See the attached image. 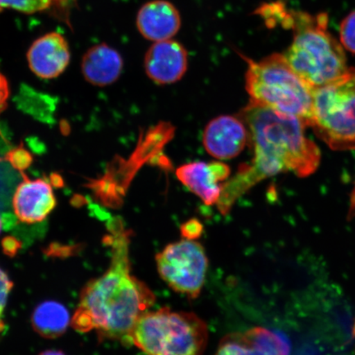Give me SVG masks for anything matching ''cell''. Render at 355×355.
<instances>
[{
  "instance_id": "1",
  "label": "cell",
  "mask_w": 355,
  "mask_h": 355,
  "mask_svg": "<svg viewBox=\"0 0 355 355\" xmlns=\"http://www.w3.org/2000/svg\"><path fill=\"white\" fill-rule=\"evenodd\" d=\"M105 243L112 257L110 268L83 288L72 325L80 332L96 330L101 340L131 344L133 327L154 304L155 297L131 273L130 232L119 221L113 222Z\"/></svg>"
},
{
  "instance_id": "2",
  "label": "cell",
  "mask_w": 355,
  "mask_h": 355,
  "mask_svg": "<svg viewBox=\"0 0 355 355\" xmlns=\"http://www.w3.org/2000/svg\"><path fill=\"white\" fill-rule=\"evenodd\" d=\"M254 146V159L228 183L224 184L218 203L228 213L235 201L259 182L291 171L307 177L316 171L321 154L305 135L306 123L250 102L241 113Z\"/></svg>"
},
{
  "instance_id": "3",
  "label": "cell",
  "mask_w": 355,
  "mask_h": 355,
  "mask_svg": "<svg viewBox=\"0 0 355 355\" xmlns=\"http://www.w3.org/2000/svg\"><path fill=\"white\" fill-rule=\"evenodd\" d=\"M282 19L294 31V38L284 55L309 85L325 86L347 72L344 47L328 30L327 13L311 15L286 11Z\"/></svg>"
},
{
  "instance_id": "4",
  "label": "cell",
  "mask_w": 355,
  "mask_h": 355,
  "mask_svg": "<svg viewBox=\"0 0 355 355\" xmlns=\"http://www.w3.org/2000/svg\"><path fill=\"white\" fill-rule=\"evenodd\" d=\"M246 60L245 88L250 103L298 118L309 126L314 88L295 72L285 55L275 53L260 61Z\"/></svg>"
},
{
  "instance_id": "5",
  "label": "cell",
  "mask_w": 355,
  "mask_h": 355,
  "mask_svg": "<svg viewBox=\"0 0 355 355\" xmlns=\"http://www.w3.org/2000/svg\"><path fill=\"white\" fill-rule=\"evenodd\" d=\"M208 336L207 323L197 314L162 308L141 315L130 343L148 355H202Z\"/></svg>"
},
{
  "instance_id": "6",
  "label": "cell",
  "mask_w": 355,
  "mask_h": 355,
  "mask_svg": "<svg viewBox=\"0 0 355 355\" xmlns=\"http://www.w3.org/2000/svg\"><path fill=\"white\" fill-rule=\"evenodd\" d=\"M309 126L332 150H355V69L314 88Z\"/></svg>"
},
{
  "instance_id": "7",
  "label": "cell",
  "mask_w": 355,
  "mask_h": 355,
  "mask_svg": "<svg viewBox=\"0 0 355 355\" xmlns=\"http://www.w3.org/2000/svg\"><path fill=\"white\" fill-rule=\"evenodd\" d=\"M159 277L168 286L189 299H196L205 284L208 259L196 239H182L168 244L155 257Z\"/></svg>"
},
{
  "instance_id": "8",
  "label": "cell",
  "mask_w": 355,
  "mask_h": 355,
  "mask_svg": "<svg viewBox=\"0 0 355 355\" xmlns=\"http://www.w3.org/2000/svg\"><path fill=\"white\" fill-rule=\"evenodd\" d=\"M250 139L246 123L233 115H220L213 119L204 130V148L212 157L230 159L238 157Z\"/></svg>"
},
{
  "instance_id": "9",
  "label": "cell",
  "mask_w": 355,
  "mask_h": 355,
  "mask_svg": "<svg viewBox=\"0 0 355 355\" xmlns=\"http://www.w3.org/2000/svg\"><path fill=\"white\" fill-rule=\"evenodd\" d=\"M230 168L221 162H195L177 168L176 175L182 184L207 206L218 204L223 182L228 180Z\"/></svg>"
},
{
  "instance_id": "10",
  "label": "cell",
  "mask_w": 355,
  "mask_h": 355,
  "mask_svg": "<svg viewBox=\"0 0 355 355\" xmlns=\"http://www.w3.org/2000/svg\"><path fill=\"white\" fill-rule=\"evenodd\" d=\"M21 175L24 180L13 195V211L22 223H40L55 209L57 202L54 191L46 180H30L24 172Z\"/></svg>"
},
{
  "instance_id": "11",
  "label": "cell",
  "mask_w": 355,
  "mask_h": 355,
  "mask_svg": "<svg viewBox=\"0 0 355 355\" xmlns=\"http://www.w3.org/2000/svg\"><path fill=\"white\" fill-rule=\"evenodd\" d=\"M188 52L183 44L175 40L155 42L145 56L148 76L159 85L180 81L188 69Z\"/></svg>"
},
{
  "instance_id": "12",
  "label": "cell",
  "mask_w": 355,
  "mask_h": 355,
  "mask_svg": "<svg viewBox=\"0 0 355 355\" xmlns=\"http://www.w3.org/2000/svg\"><path fill=\"white\" fill-rule=\"evenodd\" d=\"M31 70L42 79L59 77L70 61L68 42L60 33H51L35 41L28 52Z\"/></svg>"
},
{
  "instance_id": "13",
  "label": "cell",
  "mask_w": 355,
  "mask_h": 355,
  "mask_svg": "<svg viewBox=\"0 0 355 355\" xmlns=\"http://www.w3.org/2000/svg\"><path fill=\"white\" fill-rule=\"evenodd\" d=\"M137 26L149 41H166L179 33L181 17L174 4L166 0H153L140 8Z\"/></svg>"
},
{
  "instance_id": "14",
  "label": "cell",
  "mask_w": 355,
  "mask_h": 355,
  "mask_svg": "<svg viewBox=\"0 0 355 355\" xmlns=\"http://www.w3.org/2000/svg\"><path fill=\"white\" fill-rule=\"evenodd\" d=\"M123 67L121 55L106 44L89 49L82 62L84 78L92 85L98 87L108 86L117 81Z\"/></svg>"
},
{
  "instance_id": "15",
  "label": "cell",
  "mask_w": 355,
  "mask_h": 355,
  "mask_svg": "<svg viewBox=\"0 0 355 355\" xmlns=\"http://www.w3.org/2000/svg\"><path fill=\"white\" fill-rule=\"evenodd\" d=\"M33 326L40 336L56 338L63 334L69 325L68 309L55 301H46L39 304L33 314Z\"/></svg>"
},
{
  "instance_id": "16",
  "label": "cell",
  "mask_w": 355,
  "mask_h": 355,
  "mask_svg": "<svg viewBox=\"0 0 355 355\" xmlns=\"http://www.w3.org/2000/svg\"><path fill=\"white\" fill-rule=\"evenodd\" d=\"M215 355H265L247 332L232 333L221 340Z\"/></svg>"
},
{
  "instance_id": "17",
  "label": "cell",
  "mask_w": 355,
  "mask_h": 355,
  "mask_svg": "<svg viewBox=\"0 0 355 355\" xmlns=\"http://www.w3.org/2000/svg\"><path fill=\"white\" fill-rule=\"evenodd\" d=\"M54 3V0H0V8H10L31 15L46 10Z\"/></svg>"
},
{
  "instance_id": "18",
  "label": "cell",
  "mask_w": 355,
  "mask_h": 355,
  "mask_svg": "<svg viewBox=\"0 0 355 355\" xmlns=\"http://www.w3.org/2000/svg\"><path fill=\"white\" fill-rule=\"evenodd\" d=\"M340 42L346 51L355 55V10L340 22Z\"/></svg>"
},
{
  "instance_id": "19",
  "label": "cell",
  "mask_w": 355,
  "mask_h": 355,
  "mask_svg": "<svg viewBox=\"0 0 355 355\" xmlns=\"http://www.w3.org/2000/svg\"><path fill=\"white\" fill-rule=\"evenodd\" d=\"M3 159L10 163L15 170L20 172L26 170L33 162L32 154L22 145L8 152Z\"/></svg>"
},
{
  "instance_id": "20",
  "label": "cell",
  "mask_w": 355,
  "mask_h": 355,
  "mask_svg": "<svg viewBox=\"0 0 355 355\" xmlns=\"http://www.w3.org/2000/svg\"><path fill=\"white\" fill-rule=\"evenodd\" d=\"M13 283L8 274L0 268V335L6 328L3 321L4 310H6L8 295L12 291Z\"/></svg>"
},
{
  "instance_id": "21",
  "label": "cell",
  "mask_w": 355,
  "mask_h": 355,
  "mask_svg": "<svg viewBox=\"0 0 355 355\" xmlns=\"http://www.w3.org/2000/svg\"><path fill=\"white\" fill-rule=\"evenodd\" d=\"M203 232L202 225L196 219L189 220L181 227L183 237L189 239H196Z\"/></svg>"
},
{
  "instance_id": "22",
  "label": "cell",
  "mask_w": 355,
  "mask_h": 355,
  "mask_svg": "<svg viewBox=\"0 0 355 355\" xmlns=\"http://www.w3.org/2000/svg\"><path fill=\"white\" fill-rule=\"evenodd\" d=\"M10 94V85H8V80L4 77V75L0 72V114L6 110Z\"/></svg>"
},
{
  "instance_id": "23",
  "label": "cell",
  "mask_w": 355,
  "mask_h": 355,
  "mask_svg": "<svg viewBox=\"0 0 355 355\" xmlns=\"http://www.w3.org/2000/svg\"><path fill=\"white\" fill-rule=\"evenodd\" d=\"M3 248L7 254H15L19 248V242L15 238H6L3 241Z\"/></svg>"
},
{
  "instance_id": "24",
  "label": "cell",
  "mask_w": 355,
  "mask_h": 355,
  "mask_svg": "<svg viewBox=\"0 0 355 355\" xmlns=\"http://www.w3.org/2000/svg\"><path fill=\"white\" fill-rule=\"evenodd\" d=\"M39 355H65L63 352H59V350H46Z\"/></svg>"
},
{
  "instance_id": "25",
  "label": "cell",
  "mask_w": 355,
  "mask_h": 355,
  "mask_svg": "<svg viewBox=\"0 0 355 355\" xmlns=\"http://www.w3.org/2000/svg\"><path fill=\"white\" fill-rule=\"evenodd\" d=\"M2 219H1V216H0V232H1V230H2Z\"/></svg>"
},
{
  "instance_id": "26",
  "label": "cell",
  "mask_w": 355,
  "mask_h": 355,
  "mask_svg": "<svg viewBox=\"0 0 355 355\" xmlns=\"http://www.w3.org/2000/svg\"><path fill=\"white\" fill-rule=\"evenodd\" d=\"M1 11H2V10H1V8H0V12H1Z\"/></svg>"
}]
</instances>
